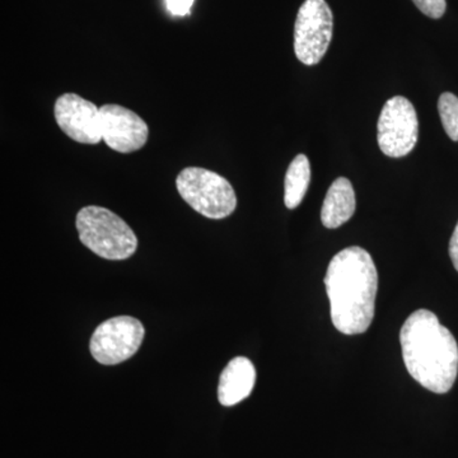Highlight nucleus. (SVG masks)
I'll return each mask as SVG.
<instances>
[{"mask_svg": "<svg viewBox=\"0 0 458 458\" xmlns=\"http://www.w3.org/2000/svg\"><path fill=\"white\" fill-rule=\"evenodd\" d=\"M325 286L331 321L344 335H360L375 318L378 273L369 251L360 246L344 249L328 264Z\"/></svg>", "mask_w": 458, "mask_h": 458, "instance_id": "nucleus-1", "label": "nucleus"}, {"mask_svg": "<svg viewBox=\"0 0 458 458\" xmlns=\"http://www.w3.org/2000/svg\"><path fill=\"white\" fill-rule=\"evenodd\" d=\"M400 342L410 376L434 394L448 393L458 375V345L438 318L428 310L411 313Z\"/></svg>", "mask_w": 458, "mask_h": 458, "instance_id": "nucleus-2", "label": "nucleus"}, {"mask_svg": "<svg viewBox=\"0 0 458 458\" xmlns=\"http://www.w3.org/2000/svg\"><path fill=\"white\" fill-rule=\"evenodd\" d=\"M81 242L107 260H126L138 249L137 234L123 218L106 208H83L75 219Z\"/></svg>", "mask_w": 458, "mask_h": 458, "instance_id": "nucleus-3", "label": "nucleus"}, {"mask_svg": "<svg viewBox=\"0 0 458 458\" xmlns=\"http://www.w3.org/2000/svg\"><path fill=\"white\" fill-rule=\"evenodd\" d=\"M176 188L181 198L207 218H227L236 210L233 186L216 172L200 167L183 168L177 176Z\"/></svg>", "mask_w": 458, "mask_h": 458, "instance_id": "nucleus-4", "label": "nucleus"}, {"mask_svg": "<svg viewBox=\"0 0 458 458\" xmlns=\"http://www.w3.org/2000/svg\"><path fill=\"white\" fill-rule=\"evenodd\" d=\"M333 12L325 0H306L294 25V53L304 65H316L325 56L333 38Z\"/></svg>", "mask_w": 458, "mask_h": 458, "instance_id": "nucleus-5", "label": "nucleus"}, {"mask_svg": "<svg viewBox=\"0 0 458 458\" xmlns=\"http://www.w3.org/2000/svg\"><path fill=\"white\" fill-rule=\"evenodd\" d=\"M418 137V114L411 102L403 96L388 99L377 123L379 149L391 158H401L414 149Z\"/></svg>", "mask_w": 458, "mask_h": 458, "instance_id": "nucleus-6", "label": "nucleus"}, {"mask_svg": "<svg viewBox=\"0 0 458 458\" xmlns=\"http://www.w3.org/2000/svg\"><path fill=\"white\" fill-rule=\"evenodd\" d=\"M144 334L146 331L140 319L131 316L107 319L93 333L90 354L104 366L123 363L140 351Z\"/></svg>", "mask_w": 458, "mask_h": 458, "instance_id": "nucleus-7", "label": "nucleus"}, {"mask_svg": "<svg viewBox=\"0 0 458 458\" xmlns=\"http://www.w3.org/2000/svg\"><path fill=\"white\" fill-rule=\"evenodd\" d=\"M54 116L65 135L81 144L95 146L102 140L101 113L77 93H64L55 101Z\"/></svg>", "mask_w": 458, "mask_h": 458, "instance_id": "nucleus-8", "label": "nucleus"}, {"mask_svg": "<svg viewBox=\"0 0 458 458\" xmlns=\"http://www.w3.org/2000/svg\"><path fill=\"white\" fill-rule=\"evenodd\" d=\"M99 113L102 140L114 152L126 155L146 146L149 128L140 114L113 104L99 107Z\"/></svg>", "mask_w": 458, "mask_h": 458, "instance_id": "nucleus-9", "label": "nucleus"}, {"mask_svg": "<svg viewBox=\"0 0 458 458\" xmlns=\"http://www.w3.org/2000/svg\"><path fill=\"white\" fill-rule=\"evenodd\" d=\"M256 370L245 357L232 360L223 370L218 386V399L223 406H233L247 399L254 390Z\"/></svg>", "mask_w": 458, "mask_h": 458, "instance_id": "nucleus-10", "label": "nucleus"}, {"mask_svg": "<svg viewBox=\"0 0 458 458\" xmlns=\"http://www.w3.org/2000/svg\"><path fill=\"white\" fill-rule=\"evenodd\" d=\"M355 192L351 181L339 177L331 183L321 209V222L327 228L335 229L349 221L355 213Z\"/></svg>", "mask_w": 458, "mask_h": 458, "instance_id": "nucleus-11", "label": "nucleus"}, {"mask_svg": "<svg viewBox=\"0 0 458 458\" xmlns=\"http://www.w3.org/2000/svg\"><path fill=\"white\" fill-rule=\"evenodd\" d=\"M311 182V165L304 155H298L289 165L284 180V204L295 209L302 203Z\"/></svg>", "mask_w": 458, "mask_h": 458, "instance_id": "nucleus-12", "label": "nucleus"}, {"mask_svg": "<svg viewBox=\"0 0 458 458\" xmlns=\"http://www.w3.org/2000/svg\"><path fill=\"white\" fill-rule=\"evenodd\" d=\"M442 125L448 137L458 141V98L451 92L442 93L438 99Z\"/></svg>", "mask_w": 458, "mask_h": 458, "instance_id": "nucleus-13", "label": "nucleus"}, {"mask_svg": "<svg viewBox=\"0 0 458 458\" xmlns=\"http://www.w3.org/2000/svg\"><path fill=\"white\" fill-rule=\"evenodd\" d=\"M421 13L433 20H439L445 13V0H412Z\"/></svg>", "mask_w": 458, "mask_h": 458, "instance_id": "nucleus-14", "label": "nucleus"}, {"mask_svg": "<svg viewBox=\"0 0 458 458\" xmlns=\"http://www.w3.org/2000/svg\"><path fill=\"white\" fill-rule=\"evenodd\" d=\"M194 2L195 0H165V4L172 16L183 17L190 14Z\"/></svg>", "mask_w": 458, "mask_h": 458, "instance_id": "nucleus-15", "label": "nucleus"}, {"mask_svg": "<svg viewBox=\"0 0 458 458\" xmlns=\"http://www.w3.org/2000/svg\"><path fill=\"white\" fill-rule=\"evenodd\" d=\"M450 256L452 262H454V269L458 271V223L450 241Z\"/></svg>", "mask_w": 458, "mask_h": 458, "instance_id": "nucleus-16", "label": "nucleus"}]
</instances>
